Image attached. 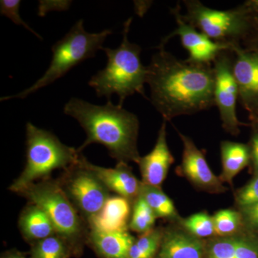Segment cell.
Masks as SVG:
<instances>
[{"instance_id":"cell-1","label":"cell","mask_w":258,"mask_h":258,"mask_svg":"<svg viewBox=\"0 0 258 258\" xmlns=\"http://www.w3.org/2000/svg\"><path fill=\"white\" fill-rule=\"evenodd\" d=\"M152 56L147 66L151 101L163 119L191 115L215 106L213 64L179 60L165 50Z\"/></svg>"},{"instance_id":"cell-2","label":"cell","mask_w":258,"mask_h":258,"mask_svg":"<svg viewBox=\"0 0 258 258\" xmlns=\"http://www.w3.org/2000/svg\"><path fill=\"white\" fill-rule=\"evenodd\" d=\"M63 111L78 120L87 136L77 149L79 152L90 144H99L118 163H138L139 121L133 113L110 100L104 106H98L77 98H71Z\"/></svg>"},{"instance_id":"cell-3","label":"cell","mask_w":258,"mask_h":258,"mask_svg":"<svg viewBox=\"0 0 258 258\" xmlns=\"http://www.w3.org/2000/svg\"><path fill=\"white\" fill-rule=\"evenodd\" d=\"M132 22V18L125 22L123 40L119 47L102 49L108 58L106 66L88 82L98 97H107L109 101L110 97L117 95L121 106L125 98L134 93L147 98L144 84L147 81V66H144L141 60V47L129 41L128 38Z\"/></svg>"},{"instance_id":"cell-4","label":"cell","mask_w":258,"mask_h":258,"mask_svg":"<svg viewBox=\"0 0 258 258\" xmlns=\"http://www.w3.org/2000/svg\"><path fill=\"white\" fill-rule=\"evenodd\" d=\"M44 210L50 219L56 235L66 241L73 255L79 256L87 244L88 224L64 194L57 180L32 183L18 193Z\"/></svg>"},{"instance_id":"cell-5","label":"cell","mask_w":258,"mask_h":258,"mask_svg":"<svg viewBox=\"0 0 258 258\" xmlns=\"http://www.w3.org/2000/svg\"><path fill=\"white\" fill-rule=\"evenodd\" d=\"M80 154L78 149L62 144L48 131L32 123L26 124V163L18 179L9 189L18 194L37 180L50 178L57 169H66L76 164Z\"/></svg>"},{"instance_id":"cell-6","label":"cell","mask_w":258,"mask_h":258,"mask_svg":"<svg viewBox=\"0 0 258 258\" xmlns=\"http://www.w3.org/2000/svg\"><path fill=\"white\" fill-rule=\"evenodd\" d=\"M83 23V20H80L61 40L52 45V60L40 79L18 94L1 98V101H8L12 98L23 99L42 88L52 84L83 61L94 57L97 51L103 48V43L112 31L104 30L97 33H89L85 30Z\"/></svg>"},{"instance_id":"cell-7","label":"cell","mask_w":258,"mask_h":258,"mask_svg":"<svg viewBox=\"0 0 258 258\" xmlns=\"http://www.w3.org/2000/svg\"><path fill=\"white\" fill-rule=\"evenodd\" d=\"M186 13L182 15L186 23L210 40L228 45H240L253 26V15L244 4L227 10L212 9L198 0L183 2Z\"/></svg>"},{"instance_id":"cell-8","label":"cell","mask_w":258,"mask_h":258,"mask_svg":"<svg viewBox=\"0 0 258 258\" xmlns=\"http://www.w3.org/2000/svg\"><path fill=\"white\" fill-rule=\"evenodd\" d=\"M82 157L81 153L77 162L64 170L57 181L88 224L101 212L111 191L85 165Z\"/></svg>"},{"instance_id":"cell-9","label":"cell","mask_w":258,"mask_h":258,"mask_svg":"<svg viewBox=\"0 0 258 258\" xmlns=\"http://www.w3.org/2000/svg\"><path fill=\"white\" fill-rule=\"evenodd\" d=\"M232 51H223L213 62L215 72L214 101L218 108L222 125L226 132L233 136L240 133V125L236 113L238 88L232 72Z\"/></svg>"},{"instance_id":"cell-10","label":"cell","mask_w":258,"mask_h":258,"mask_svg":"<svg viewBox=\"0 0 258 258\" xmlns=\"http://www.w3.org/2000/svg\"><path fill=\"white\" fill-rule=\"evenodd\" d=\"M179 5L171 8V14L175 18L176 28L162 39L158 47H164L172 37H179L181 45L187 50L190 62L201 64H213L214 61L223 51H232L234 45L220 43L210 40L208 37L186 23L183 18Z\"/></svg>"},{"instance_id":"cell-11","label":"cell","mask_w":258,"mask_h":258,"mask_svg":"<svg viewBox=\"0 0 258 258\" xmlns=\"http://www.w3.org/2000/svg\"><path fill=\"white\" fill-rule=\"evenodd\" d=\"M183 144L182 159L180 171L194 186L210 193L226 191L222 180L217 177L208 165L205 155L192 139L178 132Z\"/></svg>"},{"instance_id":"cell-12","label":"cell","mask_w":258,"mask_h":258,"mask_svg":"<svg viewBox=\"0 0 258 258\" xmlns=\"http://www.w3.org/2000/svg\"><path fill=\"white\" fill-rule=\"evenodd\" d=\"M235 55L232 72L238 88L239 98L251 112L258 110V52L234 45Z\"/></svg>"},{"instance_id":"cell-13","label":"cell","mask_w":258,"mask_h":258,"mask_svg":"<svg viewBox=\"0 0 258 258\" xmlns=\"http://www.w3.org/2000/svg\"><path fill=\"white\" fill-rule=\"evenodd\" d=\"M174 161V157L168 147L166 120H164L154 149L147 155L141 157L137 163L142 174V183L161 187Z\"/></svg>"},{"instance_id":"cell-14","label":"cell","mask_w":258,"mask_h":258,"mask_svg":"<svg viewBox=\"0 0 258 258\" xmlns=\"http://www.w3.org/2000/svg\"><path fill=\"white\" fill-rule=\"evenodd\" d=\"M82 159L85 165L111 192L123 197L132 204L138 198L142 182L136 177L128 164L118 163L115 168H106L94 165L83 155Z\"/></svg>"},{"instance_id":"cell-15","label":"cell","mask_w":258,"mask_h":258,"mask_svg":"<svg viewBox=\"0 0 258 258\" xmlns=\"http://www.w3.org/2000/svg\"><path fill=\"white\" fill-rule=\"evenodd\" d=\"M206 242L182 227L164 228L159 252L155 258H204Z\"/></svg>"},{"instance_id":"cell-16","label":"cell","mask_w":258,"mask_h":258,"mask_svg":"<svg viewBox=\"0 0 258 258\" xmlns=\"http://www.w3.org/2000/svg\"><path fill=\"white\" fill-rule=\"evenodd\" d=\"M132 203L118 195H111L101 212L88 222L89 230L101 232L128 230Z\"/></svg>"},{"instance_id":"cell-17","label":"cell","mask_w":258,"mask_h":258,"mask_svg":"<svg viewBox=\"0 0 258 258\" xmlns=\"http://www.w3.org/2000/svg\"><path fill=\"white\" fill-rule=\"evenodd\" d=\"M135 240L128 230L101 232L89 230L87 244L100 258H127Z\"/></svg>"},{"instance_id":"cell-18","label":"cell","mask_w":258,"mask_h":258,"mask_svg":"<svg viewBox=\"0 0 258 258\" xmlns=\"http://www.w3.org/2000/svg\"><path fill=\"white\" fill-rule=\"evenodd\" d=\"M19 228L25 240L31 244L56 235L54 226L47 214L32 203L25 207L20 214Z\"/></svg>"},{"instance_id":"cell-19","label":"cell","mask_w":258,"mask_h":258,"mask_svg":"<svg viewBox=\"0 0 258 258\" xmlns=\"http://www.w3.org/2000/svg\"><path fill=\"white\" fill-rule=\"evenodd\" d=\"M220 152L222 165L220 179L232 185L235 176L249 164L250 148L246 144L223 141L220 144Z\"/></svg>"},{"instance_id":"cell-20","label":"cell","mask_w":258,"mask_h":258,"mask_svg":"<svg viewBox=\"0 0 258 258\" xmlns=\"http://www.w3.org/2000/svg\"><path fill=\"white\" fill-rule=\"evenodd\" d=\"M139 195L147 202L157 217L169 220L179 218L174 203L161 187L142 183Z\"/></svg>"},{"instance_id":"cell-21","label":"cell","mask_w":258,"mask_h":258,"mask_svg":"<svg viewBox=\"0 0 258 258\" xmlns=\"http://www.w3.org/2000/svg\"><path fill=\"white\" fill-rule=\"evenodd\" d=\"M31 258H70L73 252L66 241L54 235L31 244Z\"/></svg>"},{"instance_id":"cell-22","label":"cell","mask_w":258,"mask_h":258,"mask_svg":"<svg viewBox=\"0 0 258 258\" xmlns=\"http://www.w3.org/2000/svg\"><path fill=\"white\" fill-rule=\"evenodd\" d=\"M164 228L157 227L136 239L127 258H155L159 252Z\"/></svg>"},{"instance_id":"cell-23","label":"cell","mask_w":258,"mask_h":258,"mask_svg":"<svg viewBox=\"0 0 258 258\" xmlns=\"http://www.w3.org/2000/svg\"><path fill=\"white\" fill-rule=\"evenodd\" d=\"M156 216L147 202L139 195L132 204V212L128 227L134 232L143 235L154 229Z\"/></svg>"},{"instance_id":"cell-24","label":"cell","mask_w":258,"mask_h":258,"mask_svg":"<svg viewBox=\"0 0 258 258\" xmlns=\"http://www.w3.org/2000/svg\"><path fill=\"white\" fill-rule=\"evenodd\" d=\"M216 237H228L239 233L243 225L240 211L234 210H220L213 216Z\"/></svg>"},{"instance_id":"cell-25","label":"cell","mask_w":258,"mask_h":258,"mask_svg":"<svg viewBox=\"0 0 258 258\" xmlns=\"http://www.w3.org/2000/svg\"><path fill=\"white\" fill-rule=\"evenodd\" d=\"M181 227L191 235L203 239L215 235L213 217L206 212H200L180 220Z\"/></svg>"},{"instance_id":"cell-26","label":"cell","mask_w":258,"mask_h":258,"mask_svg":"<svg viewBox=\"0 0 258 258\" xmlns=\"http://www.w3.org/2000/svg\"><path fill=\"white\" fill-rule=\"evenodd\" d=\"M239 233L210 239L206 242L204 258H234Z\"/></svg>"},{"instance_id":"cell-27","label":"cell","mask_w":258,"mask_h":258,"mask_svg":"<svg viewBox=\"0 0 258 258\" xmlns=\"http://www.w3.org/2000/svg\"><path fill=\"white\" fill-rule=\"evenodd\" d=\"M234 258H258V237L247 233H239Z\"/></svg>"},{"instance_id":"cell-28","label":"cell","mask_w":258,"mask_h":258,"mask_svg":"<svg viewBox=\"0 0 258 258\" xmlns=\"http://www.w3.org/2000/svg\"><path fill=\"white\" fill-rule=\"evenodd\" d=\"M235 200L240 208L258 203V174L237 191Z\"/></svg>"},{"instance_id":"cell-29","label":"cell","mask_w":258,"mask_h":258,"mask_svg":"<svg viewBox=\"0 0 258 258\" xmlns=\"http://www.w3.org/2000/svg\"><path fill=\"white\" fill-rule=\"evenodd\" d=\"M20 4H21V2L19 1V0H2L0 2L1 14L8 17L16 25H23L25 28L28 29L29 31L32 32L35 36L42 39L41 36L39 35L38 33L34 31L20 17V13H19Z\"/></svg>"},{"instance_id":"cell-30","label":"cell","mask_w":258,"mask_h":258,"mask_svg":"<svg viewBox=\"0 0 258 258\" xmlns=\"http://www.w3.org/2000/svg\"><path fill=\"white\" fill-rule=\"evenodd\" d=\"M240 210L243 225L250 230L258 231V203Z\"/></svg>"},{"instance_id":"cell-31","label":"cell","mask_w":258,"mask_h":258,"mask_svg":"<svg viewBox=\"0 0 258 258\" xmlns=\"http://www.w3.org/2000/svg\"><path fill=\"white\" fill-rule=\"evenodd\" d=\"M250 156L253 163L254 174H258V132L252 136L251 139Z\"/></svg>"},{"instance_id":"cell-32","label":"cell","mask_w":258,"mask_h":258,"mask_svg":"<svg viewBox=\"0 0 258 258\" xmlns=\"http://www.w3.org/2000/svg\"><path fill=\"white\" fill-rule=\"evenodd\" d=\"M244 5H245L246 8L251 12L252 14L258 13V0L246 2Z\"/></svg>"},{"instance_id":"cell-33","label":"cell","mask_w":258,"mask_h":258,"mask_svg":"<svg viewBox=\"0 0 258 258\" xmlns=\"http://www.w3.org/2000/svg\"><path fill=\"white\" fill-rule=\"evenodd\" d=\"M2 258H27L23 254L16 250L8 251L2 256Z\"/></svg>"},{"instance_id":"cell-34","label":"cell","mask_w":258,"mask_h":258,"mask_svg":"<svg viewBox=\"0 0 258 258\" xmlns=\"http://www.w3.org/2000/svg\"><path fill=\"white\" fill-rule=\"evenodd\" d=\"M250 43L251 45H253V48L249 49V50L258 52V28L253 38L250 39Z\"/></svg>"},{"instance_id":"cell-35","label":"cell","mask_w":258,"mask_h":258,"mask_svg":"<svg viewBox=\"0 0 258 258\" xmlns=\"http://www.w3.org/2000/svg\"></svg>"}]
</instances>
